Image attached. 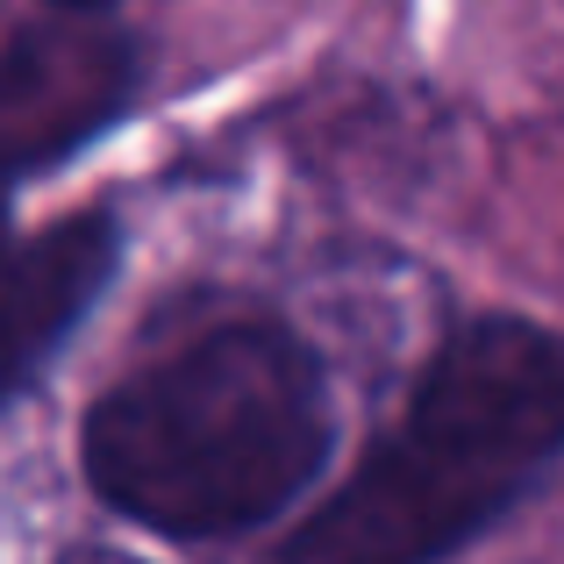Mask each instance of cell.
<instances>
[{
	"instance_id": "cell-1",
	"label": "cell",
	"mask_w": 564,
	"mask_h": 564,
	"mask_svg": "<svg viewBox=\"0 0 564 564\" xmlns=\"http://www.w3.org/2000/svg\"><path fill=\"white\" fill-rule=\"evenodd\" d=\"M329 443L322 350L272 315H236L115 379L79 422V465L122 522L165 543H236L322 479Z\"/></svg>"
},
{
	"instance_id": "cell-2",
	"label": "cell",
	"mask_w": 564,
	"mask_h": 564,
	"mask_svg": "<svg viewBox=\"0 0 564 564\" xmlns=\"http://www.w3.org/2000/svg\"><path fill=\"white\" fill-rule=\"evenodd\" d=\"M564 465V329L465 315L279 564H451Z\"/></svg>"
},
{
	"instance_id": "cell-3",
	"label": "cell",
	"mask_w": 564,
	"mask_h": 564,
	"mask_svg": "<svg viewBox=\"0 0 564 564\" xmlns=\"http://www.w3.org/2000/svg\"><path fill=\"white\" fill-rule=\"evenodd\" d=\"M151 51L108 14L51 8L0 43V221L29 180L100 143L143 100ZM8 243V236H0Z\"/></svg>"
},
{
	"instance_id": "cell-4",
	"label": "cell",
	"mask_w": 564,
	"mask_h": 564,
	"mask_svg": "<svg viewBox=\"0 0 564 564\" xmlns=\"http://www.w3.org/2000/svg\"><path fill=\"white\" fill-rule=\"evenodd\" d=\"M122 272V215L79 207L51 229L0 243V414L29 393Z\"/></svg>"
},
{
	"instance_id": "cell-5",
	"label": "cell",
	"mask_w": 564,
	"mask_h": 564,
	"mask_svg": "<svg viewBox=\"0 0 564 564\" xmlns=\"http://www.w3.org/2000/svg\"><path fill=\"white\" fill-rule=\"evenodd\" d=\"M57 564H143V557H129V551H100V543H72Z\"/></svg>"
},
{
	"instance_id": "cell-6",
	"label": "cell",
	"mask_w": 564,
	"mask_h": 564,
	"mask_svg": "<svg viewBox=\"0 0 564 564\" xmlns=\"http://www.w3.org/2000/svg\"><path fill=\"white\" fill-rule=\"evenodd\" d=\"M51 8H72V14H108V8H122V0H51Z\"/></svg>"
}]
</instances>
